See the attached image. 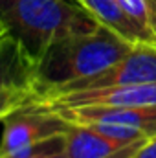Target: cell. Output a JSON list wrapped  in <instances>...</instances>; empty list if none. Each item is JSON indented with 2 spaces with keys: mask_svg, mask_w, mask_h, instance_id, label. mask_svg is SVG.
Wrapping results in <instances>:
<instances>
[{
  "mask_svg": "<svg viewBox=\"0 0 156 158\" xmlns=\"http://www.w3.org/2000/svg\"><path fill=\"white\" fill-rule=\"evenodd\" d=\"M0 24L35 66L55 42L101 26L79 0H0Z\"/></svg>",
  "mask_w": 156,
  "mask_h": 158,
  "instance_id": "obj_1",
  "label": "cell"
},
{
  "mask_svg": "<svg viewBox=\"0 0 156 158\" xmlns=\"http://www.w3.org/2000/svg\"><path fill=\"white\" fill-rule=\"evenodd\" d=\"M42 101V99H39ZM48 105L63 107H143L156 105V83L129 85L99 90H79L44 99Z\"/></svg>",
  "mask_w": 156,
  "mask_h": 158,
  "instance_id": "obj_6",
  "label": "cell"
},
{
  "mask_svg": "<svg viewBox=\"0 0 156 158\" xmlns=\"http://www.w3.org/2000/svg\"><path fill=\"white\" fill-rule=\"evenodd\" d=\"M35 99V92L31 88H7L0 92V121L11 114L13 110L20 109L28 101Z\"/></svg>",
  "mask_w": 156,
  "mask_h": 158,
  "instance_id": "obj_11",
  "label": "cell"
},
{
  "mask_svg": "<svg viewBox=\"0 0 156 158\" xmlns=\"http://www.w3.org/2000/svg\"><path fill=\"white\" fill-rule=\"evenodd\" d=\"M79 4L105 28L112 30L121 39L130 42L132 46L145 44L136 26L125 15L117 0H79Z\"/></svg>",
  "mask_w": 156,
  "mask_h": 158,
  "instance_id": "obj_9",
  "label": "cell"
},
{
  "mask_svg": "<svg viewBox=\"0 0 156 158\" xmlns=\"http://www.w3.org/2000/svg\"><path fill=\"white\" fill-rule=\"evenodd\" d=\"M132 48L130 42L105 26L55 42L35 66V98L48 99L72 83L101 74Z\"/></svg>",
  "mask_w": 156,
  "mask_h": 158,
  "instance_id": "obj_2",
  "label": "cell"
},
{
  "mask_svg": "<svg viewBox=\"0 0 156 158\" xmlns=\"http://www.w3.org/2000/svg\"><path fill=\"white\" fill-rule=\"evenodd\" d=\"M145 83H156V46L140 44V46H134L123 59H119L116 64L109 66L101 74L84 81L72 83L61 92L53 94L51 98L68 94V92H79V90H99V88L145 85Z\"/></svg>",
  "mask_w": 156,
  "mask_h": 158,
  "instance_id": "obj_4",
  "label": "cell"
},
{
  "mask_svg": "<svg viewBox=\"0 0 156 158\" xmlns=\"http://www.w3.org/2000/svg\"><path fill=\"white\" fill-rule=\"evenodd\" d=\"M125 15L130 19V22L140 31L142 39L149 46H156L154 26H153V13L149 0H117Z\"/></svg>",
  "mask_w": 156,
  "mask_h": 158,
  "instance_id": "obj_10",
  "label": "cell"
},
{
  "mask_svg": "<svg viewBox=\"0 0 156 158\" xmlns=\"http://www.w3.org/2000/svg\"><path fill=\"white\" fill-rule=\"evenodd\" d=\"M35 64L7 33L0 39V92L7 88H31ZM35 92V90H33Z\"/></svg>",
  "mask_w": 156,
  "mask_h": 158,
  "instance_id": "obj_8",
  "label": "cell"
},
{
  "mask_svg": "<svg viewBox=\"0 0 156 158\" xmlns=\"http://www.w3.org/2000/svg\"><path fill=\"white\" fill-rule=\"evenodd\" d=\"M4 35H6V30H4V26H2V24H0V39H2V37H4Z\"/></svg>",
  "mask_w": 156,
  "mask_h": 158,
  "instance_id": "obj_15",
  "label": "cell"
},
{
  "mask_svg": "<svg viewBox=\"0 0 156 158\" xmlns=\"http://www.w3.org/2000/svg\"><path fill=\"white\" fill-rule=\"evenodd\" d=\"M63 136H55L44 143H40L37 149L26 155H15V156H6V158H66L64 147H63Z\"/></svg>",
  "mask_w": 156,
  "mask_h": 158,
  "instance_id": "obj_12",
  "label": "cell"
},
{
  "mask_svg": "<svg viewBox=\"0 0 156 158\" xmlns=\"http://www.w3.org/2000/svg\"><path fill=\"white\" fill-rule=\"evenodd\" d=\"M151 13H153V26H154V35H156V0H149Z\"/></svg>",
  "mask_w": 156,
  "mask_h": 158,
  "instance_id": "obj_14",
  "label": "cell"
},
{
  "mask_svg": "<svg viewBox=\"0 0 156 158\" xmlns=\"http://www.w3.org/2000/svg\"><path fill=\"white\" fill-rule=\"evenodd\" d=\"M2 125L0 158H6L31 153L40 143L63 136L70 123L35 98L7 114Z\"/></svg>",
  "mask_w": 156,
  "mask_h": 158,
  "instance_id": "obj_3",
  "label": "cell"
},
{
  "mask_svg": "<svg viewBox=\"0 0 156 158\" xmlns=\"http://www.w3.org/2000/svg\"><path fill=\"white\" fill-rule=\"evenodd\" d=\"M132 158H156V136L149 138Z\"/></svg>",
  "mask_w": 156,
  "mask_h": 158,
  "instance_id": "obj_13",
  "label": "cell"
},
{
  "mask_svg": "<svg viewBox=\"0 0 156 158\" xmlns=\"http://www.w3.org/2000/svg\"><path fill=\"white\" fill-rule=\"evenodd\" d=\"M48 105V103H44ZM70 123H109L130 129L145 138L156 136V105L143 107H63L48 105Z\"/></svg>",
  "mask_w": 156,
  "mask_h": 158,
  "instance_id": "obj_5",
  "label": "cell"
},
{
  "mask_svg": "<svg viewBox=\"0 0 156 158\" xmlns=\"http://www.w3.org/2000/svg\"><path fill=\"white\" fill-rule=\"evenodd\" d=\"M63 142L66 158H132L147 140L121 143L90 125L70 123L63 134Z\"/></svg>",
  "mask_w": 156,
  "mask_h": 158,
  "instance_id": "obj_7",
  "label": "cell"
}]
</instances>
